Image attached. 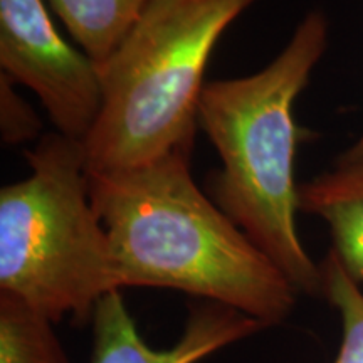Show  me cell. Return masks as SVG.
<instances>
[{"label": "cell", "mask_w": 363, "mask_h": 363, "mask_svg": "<svg viewBox=\"0 0 363 363\" xmlns=\"http://www.w3.org/2000/svg\"><path fill=\"white\" fill-rule=\"evenodd\" d=\"M179 150L140 169L88 175L89 199L110 238L121 288H169L279 325L296 288L195 185Z\"/></svg>", "instance_id": "6da1fadb"}, {"label": "cell", "mask_w": 363, "mask_h": 363, "mask_svg": "<svg viewBox=\"0 0 363 363\" xmlns=\"http://www.w3.org/2000/svg\"><path fill=\"white\" fill-rule=\"evenodd\" d=\"M328 44V21L311 11L264 69L203 86L199 123L219 153L216 203L283 271L298 293L323 294V272L296 230L294 157L303 131L294 101Z\"/></svg>", "instance_id": "7a4b0ae2"}, {"label": "cell", "mask_w": 363, "mask_h": 363, "mask_svg": "<svg viewBox=\"0 0 363 363\" xmlns=\"http://www.w3.org/2000/svg\"><path fill=\"white\" fill-rule=\"evenodd\" d=\"M256 0H148L103 65V101L83 140L88 175H115L192 150L217 40Z\"/></svg>", "instance_id": "3957f363"}, {"label": "cell", "mask_w": 363, "mask_h": 363, "mask_svg": "<svg viewBox=\"0 0 363 363\" xmlns=\"http://www.w3.org/2000/svg\"><path fill=\"white\" fill-rule=\"evenodd\" d=\"M26 158L30 175L0 190V293L54 325L84 323L120 284L89 199L83 142L54 131Z\"/></svg>", "instance_id": "277c9868"}, {"label": "cell", "mask_w": 363, "mask_h": 363, "mask_svg": "<svg viewBox=\"0 0 363 363\" xmlns=\"http://www.w3.org/2000/svg\"><path fill=\"white\" fill-rule=\"evenodd\" d=\"M0 67L38 94L57 133L88 136L103 101L99 66L57 33L43 0H0Z\"/></svg>", "instance_id": "5b68a950"}, {"label": "cell", "mask_w": 363, "mask_h": 363, "mask_svg": "<svg viewBox=\"0 0 363 363\" xmlns=\"http://www.w3.org/2000/svg\"><path fill=\"white\" fill-rule=\"evenodd\" d=\"M91 321L94 335L91 363H199L227 345L266 328L235 308L203 299L190 308L174 347L157 350L138 333L120 291L101 298Z\"/></svg>", "instance_id": "8992f818"}, {"label": "cell", "mask_w": 363, "mask_h": 363, "mask_svg": "<svg viewBox=\"0 0 363 363\" xmlns=\"http://www.w3.org/2000/svg\"><path fill=\"white\" fill-rule=\"evenodd\" d=\"M299 211L326 222L333 239L331 251L363 289V163L338 165L299 185Z\"/></svg>", "instance_id": "52a82bcc"}, {"label": "cell", "mask_w": 363, "mask_h": 363, "mask_svg": "<svg viewBox=\"0 0 363 363\" xmlns=\"http://www.w3.org/2000/svg\"><path fill=\"white\" fill-rule=\"evenodd\" d=\"M96 65H103L133 27L148 0H48Z\"/></svg>", "instance_id": "ba28073f"}, {"label": "cell", "mask_w": 363, "mask_h": 363, "mask_svg": "<svg viewBox=\"0 0 363 363\" xmlns=\"http://www.w3.org/2000/svg\"><path fill=\"white\" fill-rule=\"evenodd\" d=\"M0 363H69L52 321L7 293H0Z\"/></svg>", "instance_id": "9c48e42d"}, {"label": "cell", "mask_w": 363, "mask_h": 363, "mask_svg": "<svg viewBox=\"0 0 363 363\" xmlns=\"http://www.w3.org/2000/svg\"><path fill=\"white\" fill-rule=\"evenodd\" d=\"M323 294L342 320V343L333 363H363V289L353 281L333 251L321 264Z\"/></svg>", "instance_id": "30bf717a"}, {"label": "cell", "mask_w": 363, "mask_h": 363, "mask_svg": "<svg viewBox=\"0 0 363 363\" xmlns=\"http://www.w3.org/2000/svg\"><path fill=\"white\" fill-rule=\"evenodd\" d=\"M13 84L11 78L0 74V135L4 145L29 142L40 130L39 116Z\"/></svg>", "instance_id": "8fae6325"}, {"label": "cell", "mask_w": 363, "mask_h": 363, "mask_svg": "<svg viewBox=\"0 0 363 363\" xmlns=\"http://www.w3.org/2000/svg\"><path fill=\"white\" fill-rule=\"evenodd\" d=\"M355 163H363V135L338 158V165H355Z\"/></svg>", "instance_id": "7c38bea8"}]
</instances>
